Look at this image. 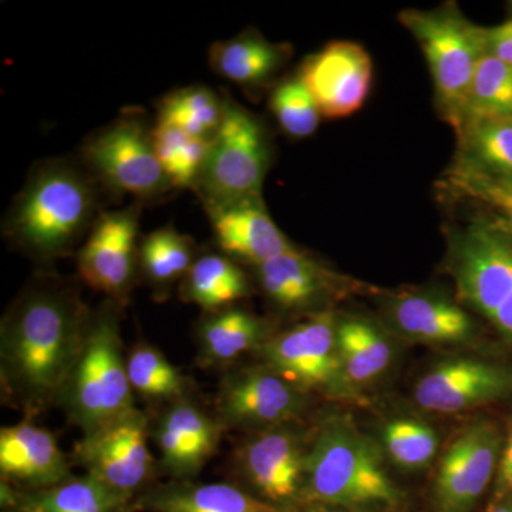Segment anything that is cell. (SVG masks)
I'll list each match as a JSON object with an SVG mask.
<instances>
[{
	"label": "cell",
	"mask_w": 512,
	"mask_h": 512,
	"mask_svg": "<svg viewBox=\"0 0 512 512\" xmlns=\"http://www.w3.org/2000/svg\"><path fill=\"white\" fill-rule=\"evenodd\" d=\"M384 444L397 466L417 470L436 456L439 439L436 431L421 421L397 419L384 429Z\"/></svg>",
	"instance_id": "obj_34"
},
{
	"label": "cell",
	"mask_w": 512,
	"mask_h": 512,
	"mask_svg": "<svg viewBox=\"0 0 512 512\" xmlns=\"http://www.w3.org/2000/svg\"><path fill=\"white\" fill-rule=\"evenodd\" d=\"M311 441L298 421L248 433L232 451L229 481L284 510L301 507Z\"/></svg>",
	"instance_id": "obj_7"
},
{
	"label": "cell",
	"mask_w": 512,
	"mask_h": 512,
	"mask_svg": "<svg viewBox=\"0 0 512 512\" xmlns=\"http://www.w3.org/2000/svg\"><path fill=\"white\" fill-rule=\"evenodd\" d=\"M97 191L90 175L64 160L40 164L3 222V235L40 264L72 254L96 222Z\"/></svg>",
	"instance_id": "obj_2"
},
{
	"label": "cell",
	"mask_w": 512,
	"mask_h": 512,
	"mask_svg": "<svg viewBox=\"0 0 512 512\" xmlns=\"http://www.w3.org/2000/svg\"><path fill=\"white\" fill-rule=\"evenodd\" d=\"M487 512H512V495L508 497L500 498V500H494L490 510Z\"/></svg>",
	"instance_id": "obj_41"
},
{
	"label": "cell",
	"mask_w": 512,
	"mask_h": 512,
	"mask_svg": "<svg viewBox=\"0 0 512 512\" xmlns=\"http://www.w3.org/2000/svg\"><path fill=\"white\" fill-rule=\"evenodd\" d=\"M448 183L458 194L487 205L512 232V180L494 177L461 161L451 171Z\"/></svg>",
	"instance_id": "obj_36"
},
{
	"label": "cell",
	"mask_w": 512,
	"mask_h": 512,
	"mask_svg": "<svg viewBox=\"0 0 512 512\" xmlns=\"http://www.w3.org/2000/svg\"><path fill=\"white\" fill-rule=\"evenodd\" d=\"M512 495V431L507 446L501 454L495 478V500Z\"/></svg>",
	"instance_id": "obj_38"
},
{
	"label": "cell",
	"mask_w": 512,
	"mask_h": 512,
	"mask_svg": "<svg viewBox=\"0 0 512 512\" xmlns=\"http://www.w3.org/2000/svg\"><path fill=\"white\" fill-rule=\"evenodd\" d=\"M269 141L254 114L225 97L224 119L212 137L195 191L204 207L262 198Z\"/></svg>",
	"instance_id": "obj_6"
},
{
	"label": "cell",
	"mask_w": 512,
	"mask_h": 512,
	"mask_svg": "<svg viewBox=\"0 0 512 512\" xmlns=\"http://www.w3.org/2000/svg\"><path fill=\"white\" fill-rule=\"evenodd\" d=\"M400 20L423 49L441 109L458 130L478 62L488 52L487 29L451 8L404 10Z\"/></svg>",
	"instance_id": "obj_5"
},
{
	"label": "cell",
	"mask_w": 512,
	"mask_h": 512,
	"mask_svg": "<svg viewBox=\"0 0 512 512\" xmlns=\"http://www.w3.org/2000/svg\"><path fill=\"white\" fill-rule=\"evenodd\" d=\"M285 50L269 43L258 33L241 35L217 42L210 49V64L218 76L244 87L268 82L285 60Z\"/></svg>",
	"instance_id": "obj_26"
},
{
	"label": "cell",
	"mask_w": 512,
	"mask_h": 512,
	"mask_svg": "<svg viewBox=\"0 0 512 512\" xmlns=\"http://www.w3.org/2000/svg\"><path fill=\"white\" fill-rule=\"evenodd\" d=\"M90 316L69 282L52 275L30 281L0 323L3 404L30 420L56 406L82 352Z\"/></svg>",
	"instance_id": "obj_1"
},
{
	"label": "cell",
	"mask_w": 512,
	"mask_h": 512,
	"mask_svg": "<svg viewBox=\"0 0 512 512\" xmlns=\"http://www.w3.org/2000/svg\"><path fill=\"white\" fill-rule=\"evenodd\" d=\"M121 306L106 299L90 316L82 352L67 377L57 407L83 434L136 409L121 339Z\"/></svg>",
	"instance_id": "obj_4"
},
{
	"label": "cell",
	"mask_w": 512,
	"mask_h": 512,
	"mask_svg": "<svg viewBox=\"0 0 512 512\" xmlns=\"http://www.w3.org/2000/svg\"><path fill=\"white\" fill-rule=\"evenodd\" d=\"M400 501L402 493L387 476L379 448L348 416L328 417L316 427L306 458L305 504L352 510Z\"/></svg>",
	"instance_id": "obj_3"
},
{
	"label": "cell",
	"mask_w": 512,
	"mask_h": 512,
	"mask_svg": "<svg viewBox=\"0 0 512 512\" xmlns=\"http://www.w3.org/2000/svg\"><path fill=\"white\" fill-rule=\"evenodd\" d=\"M372 73V59L362 46L333 42L305 60L299 77L323 117L343 119L365 103Z\"/></svg>",
	"instance_id": "obj_16"
},
{
	"label": "cell",
	"mask_w": 512,
	"mask_h": 512,
	"mask_svg": "<svg viewBox=\"0 0 512 512\" xmlns=\"http://www.w3.org/2000/svg\"><path fill=\"white\" fill-rule=\"evenodd\" d=\"M138 220V205L103 212L77 254V269L84 284L103 293L121 308L130 301L140 275Z\"/></svg>",
	"instance_id": "obj_12"
},
{
	"label": "cell",
	"mask_w": 512,
	"mask_h": 512,
	"mask_svg": "<svg viewBox=\"0 0 512 512\" xmlns=\"http://www.w3.org/2000/svg\"><path fill=\"white\" fill-rule=\"evenodd\" d=\"M272 113L285 133L296 138L311 136L319 126L320 111L301 77L279 84L269 101Z\"/></svg>",
	"instance_id": "obj_35"
},
{
	"label": "cell",
	"mask_w": 512,
	"mask_h": 512,
	"mask_svg": "<svg viewBox=\"0 0 512 512\" xmlns=\"http://www.w3.org/2000/svg\"><path fill=\"white\" fill-rule=\"evenodd\" d=\"M178 289L181 301L212 313L248 298L251 282L238 262L220 252L198 255Z\"/></svg>",
	"instance_id": "obj_24"
},
{
	"label": "cell",
	"mask_w": 512,
	"mask_h": 512,
	"mask_svg": "<svg viewBox=\"0 0 512 512\" xmlns=\"http://www.w3.org/2000/svg\"><path fill=\"white\" fill-rule=\"evenodd\" d=\"M56 437L25 419L0 430V480L20 490H43L73 477Z\"/></svg>",
	"instance_id": "obj_18"
},
{
	"label": "cell",
	"mask_w": 512,
	"mask_h": 512,
	"mask_svg": "<svg viewBox=\"0 0 512 512\" xmlns=\"http://www.w3.org/2000/svg\"><path fill=\"white\" fill-rule=\"evenodd\" d=\"M221 254L238 264L258 266L295 248L285 237L262 198L205 207Z\"/></svg>",
	"instance_id": "obj_19"
},
{
	"label": "cell",
	"mask_w": 512,
	"mask_h": 512,
	"mask_svg": "<svg viewBox=\"0 0 512 512\" xmlns=\"http://www.w3.org/2000/svg\"><path fill=\"white\" fill-rule=\"evenodd\" d=\"M127 373L134 396L151 406L190 399L194 384L150 343H136L127 352Z\"/></svg>",
	"instance_id": "obj_27"
},
{
	"label": "cell",
	"mask_w": 512,
	"mask_h": 512,
	"mask_svg": "<svg viewBox=\"0 0 512 512\" xmlns=\"http://www.w3.org/2000/svg\"><path fill=\"white\" fill-rule=\"evenodd\" d=\"M151 421L134 409L100 429L83 434L74 444L70 461L84 474L136 501L158 484V461L150 453Z\"/></svg>",
	"instance_id": "obj_8"
},
{
	"label": "cell",
	"mask_w": 512,
	"mask_h": 512,
	"mask_svg": "<svg viewBox=\"0 0 512 512\" xmlns=\"http://www.w3.org/2000/svg\"><path fill=\"white\" fill-rule=\"evenodd\" d=\"M336 340L346 383L372 382L392 360L389 342L375 326L363 320H340Z\"/></svg>",
	"instance_id": "obj_29"
},
{
	"label": "cell",
	"mask_w": 512,
	"mask_h": 512,
	"mask_svg": "<svg viewBox=\"0 0 512 512\" xmlns=\"http://www.w3.org/2000/svg\"><path fill=\"white\" fill-rule=\"evenodd\" d=\"M252 268L266 298L282 311L320 312L316 308L333 292V276L296 248Z\"/></svg>",
	"instance_id": "obj_22"
},
{
	"label": "cell",
	"mask_w": 512,
	"mask_h": 512,
	"mask_svg": "<svg viewBox=\"0 0 512 512\" xmlns=\"http://www.w3.org/2000/svg\"><path fill=\"white\" fill-rule=\"evenodd\" d=\"M289 512H352L346 508L332 507V505L319 504V503H306L301 507L293 508Z\"/></svg>",
	"instance_id": "obj_40"
},
{
	"label": "cell",
	"mask_w": 512,
	"mask_h": 512,
	"mask_svg": "<svg viewBox=\"0 0 512 512\" xmlns=\"http://www.w3.org/2000/svg\"><path fill=\"white\" fill-rule=\"evenodd\" d=\"M0 512H134V503L83 474L43 490L0 480Z\"/></svg>",
	"instance_id": "obj_21"
},
{
	"label": "cell",
	"mask_w": 512,
	"mask_h": 512,
	"mask_svg": "<svg viewBox=\"0 0 512 512\" xmlns=\"http://www.w3.org/2000/svg\"><path fill=\"white\" fill-rule=\"evenodd\" d=\"M488 53L512 64V19L493 29H487Z\"/></svg>",
	"instance_id": "obj_37"
},
{
	"label": "cell",
	"mask_w": 512,
	"mask_h": 512,
	"mask_svg": "<svg viewBox=\"0 0 512 512\" xmlns=\"http://www.w3.org/2000/svg\"><path fill=\"white\" fill-rule=\"evenodd\" d=\"M255 497L232 481H170L134 501V512H289Z\"/></svg>",
	"instance_id": "obj_20"
},
{
	"label": "cell",
	"mask_w": 512,
	"mask_h": 512,
	"mask_svg": "<svg viewBox=\"0 0 512 512\" xmlns=\"http://www.w3.org/2000/svg\"><path fill=\"white\" fill-rule=\"evenodd\" d=\"M225 99L204 86L175 90L161 100L158 119L184 133L211 141L224 119Z\"/></svg>",
	"instance_id": "obj_30"
},
{
	"label": "cell",
	"mask_w": 512,
	"mask_h": 512,
	"mask_svg": "<svg viewBox=\"0 0 512 512\" xmlns=\"http://www.w3.org/2000/svg\"><path fill=\"white\" fill-rule=\"evenodd\" d=\"M336 330L338 320L332 312L312 313L292 328L274 333L256 355L262 365L305 392L340 393L348 383L340 365Z\"/></svg>",
	"instance_id": "obj_10"
},
{
	"label": "cell",
	"mask_w": 512,
	"mask_h": 512,
	"mask_svg": "<svg viewBox=\"0 0 512 512\" xmlns=\"http://www.w3.org/2000/svg\"><path fill=\"white\" fill-rule=\"evenodd\" d=\"M451 268L460 301L487 319L512 295V247L490 229L474 228L464 234Z\"/></svg>",
	"instance_id": "obj_15"
},
{
	"label": "cell",
	"mask_w": 512,
	"mask_h": 512,
	"mask_svg": "<svg viewBox=\"0 0 512 512\" xmlns=\"http://www.w3.org/2000/svg\"><path fill=\"white\" fill-rule=\"evenodd\" d=\"M501 433L490 421L471 424L448 447L434 481V512H473L501 458Z\"/></svg>",
	"instance_id": "obj_13"
},
{
	"label": "cell",
	"mask_w": 512,
	"mask_h": 512,
	"mask_svg": "<svg viewBox=\"0 0 512 512\" xmlns=\"http://www.w3.org/2000/svg\"><path fill=\"white\" fill-rule=\"evenodd\" d=\"M308 407V392L261 363L222 376L214 414L225 431L255 433L295 423Z\"/></svg>",
	"instance_id": "obj_11"
},
{
	"label": "cell",
	"mask_w": 512,
	"mask_h": 512,
	"mask_svg": "<svg viewBox=\"0 0 512 512\" xmlns=\"http://www.w3.org/2000/svg\"><path fill=\"white\" fill-rule=\"evenodd\" d=\"M82 156L111 190L153 200L173 188L158 161L153 128L133 114L97 131L84 144Z\"/></svg>",
	"instance_id": "obj_9"
},
{
	"label": "cell",
	"mask_w": 512,
	"mask_h": 512,
	"mask_svg": "<svg viewBox=\"0 0 512 512\" xmlns=\"http://www.w3.org/2000/svg\"><path fill=\"white\" fill-rule=\"evenodd\" d=\"M488 320L493 323L498 332L503 333L505 338L512 340V295Z\"/></svg>",
	"instance_id": "obj_39"
},
{
	"label": "cell",
	"mask_w": 512,
	"mask_h": 512,
	"mask_svg": "<svg viewBox=\"0 0 512 512\" xmlns=\"http://www.w3.org/2000/svg\"><path fill=\"white\" fill-rule=\"evenodd\" d=\"M197 256V248L188 235L173 227L157 229L140 242V276L154 291L165 295L183 282Z\"/></svg>",
	"instance_id": "obj_28"
},
{
	"label": "cell",
	"mask_w": 512,
	"mask_h": 512,
	"mask_svg": "<svg viewBox=\"0 0 512 512\" xmlns=\"http://www.w3.org/2000/svg\"><path fill=\"white\" fill-rule=\"evenodd\" d=\"M512 393V370L477 359H450L421 377L414 399L421 409L458 413Z\"/></svg>",
	"instance_id": "obj_17"
},
{
	"label": "cell",
	"mask_w": 512,
	"mask_h": 512,
	"mask_svg": "<svg viewBox=\"0 0 512 512\" xmlns=\"http://www.w3.org/2000/svg\"><path fill=\"white\" fill-rule=\"evenodd\" d=\"M393 316L404 335L423 342L457 343L473 335L470 316L437 296H406L394 305Z\"/></svg>",
	"instance_id": "obj_25"
},
{
	"label": "cell",
	"mask_w": 512,
	"mask_h": 512,
	"mask_svg": "<svg viewBox=\"0 0 512 512\" xmlns=\"http://www.w3.org/2000/svg\"><path fill=\"white\" fill-rule=\"evenodd\" d=\"M460 134L467 154L464 163L512 180V117L466 124Z\"/></svg>",
	"instance_id": "obj_33"
},
{
	"label": "cell",
	"mask_w": 512,
	"mask_h": 512,
	"mask_svg": "<svg viewBox=\"0 0 512 512\" xmlns=\"http://www.w3.org/2000/svg\"><path fill=\"white\" fill-rule=\"evenodd\" d=\"M505 117H512V64L487 52L478 62L458 131L476 121Z\"/></svg>",
	"instance_id": "obj_31"
},
{
	"label": "cell",
	"mask_w": 512,
	"mask_h": 512,
	"mask_svg": "<svg viewBox=\"0 0 512 512\" xmlns=\"http://www.w3.org/2000/svg\"><path fill=\"white\" fill-rule=\"evenodd\" d=\"M224 429L194 397L161 407L151 424V439L160 451L161 476L170 481H195L217 453Z\"/></svg>",
	"instance_id": "obj_14"
},
{
	"label": "cell",
	"mask_w": 512,
	"mask_h": 512,
	"mask_svg": "<svg viewBox=\"0 0 512 512\" xmlns=\"http://www.w3.org/2000/svg\"><path fill=\"white\" fill-rule=\"evenodd\" d=\"M153 143L171 187L195 190L211 141L192 137L180 128L157 121L153 127Z\"/></svg>",
	"instance_id": "obj_32"
},
{
	"label": "cell",
	"mask_w": 512,
	"mask_h": 512,
	"mask_svg": "<svg viewBox=\"0 0 512 512\" xmlns=\"http://www.w3.org/2000/svg\"><path fill=\"white\" fill-rule=\"evenodd\" d=\"M272 335L266 320L238 306L205 313L195 328L197 363L205 369H229L247 353L258 352Z\"/></svg>",
	"instance_id": "obj_23"
}]
</instances>
